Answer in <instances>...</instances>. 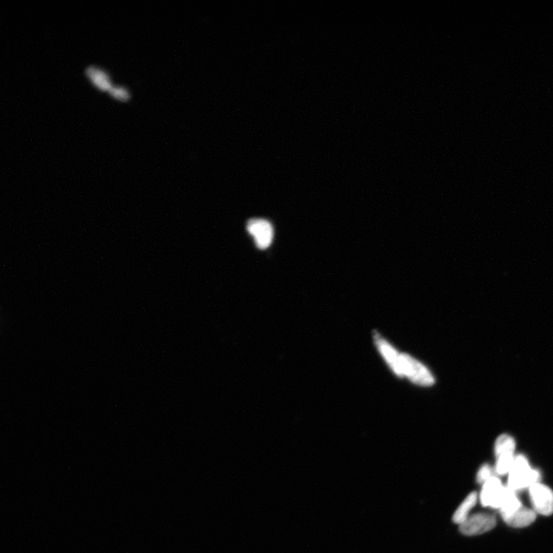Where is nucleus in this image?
<instances>
[{
  "label": "nucleus",
  "mask_w": 553,
  "mask_h": 553,
  "mask_svg": "<svg viewBox=\"0 0 553 553\" xmlns=\"http://www.w3.org/2000/svg\"><path fill=\"white\" fill-rule=\"evenodd\" d=\"M539 478L541 474L530 467L527 459L518 456L515 457L514 466L510 472L507 487L516 492L530 488L539 483Z\"/></svg>",
  "instance_id": "f257e3e1"
},
{
  "label": "nucleus",
  "mask_w": 553,
  "mask_h": 553,
  "mask_svg": "<svg viewBox=\"0 0 553 553\" xmlns=\"http://www.w3.org/2000/svg\"><path fill=\"white\" fill-rule=\"evenodd\" d=\"M530 490V500L536 512L543 516L553 514V491L546 485L537 483Z\"/></svg>",
  "instance_id": "f03ea898"
},
{
  "label": "nucleus",
  "mask_w": 553,
  "mask_h": 553,
  "mask_svg": "<svg viewBox=\"0 0 553 553\" xmlns=\"http://www.w3.org/2000/svg\"><path fill=\"white\" fill-rule=\"evenodd\" d=\"M496 517L489 514H476L470 516L460 525V530L465 536H477L485 534L495 527Z\"/></svg>",
  "instance_id": "7ed1b4c3"
},
{
  "label": "nucleus",
  "mask_w": 553,
  "mask_h": 553,
  "mask_svg": "<svg viewBox=\"0 0 553 553\" xmlns=\"http://www.w3.org/2000/svg\"><path fill=\"white\" fill-rule=\"evenodd\" d=\"M401 363L404 375L421 385H432L434 382V377L422 364L407 354H401Z\"/></svg>",
  "instance_id": "20e7f679"
},
{
  "label": "nucleus",
  "mask_w": 553,
  "mask_h": 553,
  "mask_svg": "<svg viewBox=\"0 0 553 553\" xmlns=\"http://www.w3.org/2000/svg\"><path fill=\"white\" fill-rule=\"evenodd\" d=\"M247 229L249 234L253 236L256 245L261 250L271 246L273 237V227L265 219H252L248 221Z\"/></svg>",
  "instance_id": "39448f33"
},
{
  "label": "nucleus",
  "mask_w": 553,
  "mask_h": 553,
  "mask_svg": "<svg viewBox=\"0 0 553 553\" xmlns=\"http://www.w3.org/2000/svg\"><path fill=\"white\" fill-rule=\"evenodd\" d=\"M505 487L496 476H493L483 485L480 501L485 507L500 508Z\"/></svg>",
  "instance_id": "423d86ee"
},
{
  "label": "nucleus",
  "mask_w": 553,
  "mask_h": 553,
  "mask_svg": "<svg viewBox=\"0 0 553 553\" xmlns=\"http://www.w3.org/2000/svg\"><path fill=\"white\" fill-rule=\"evenodd\" d=\"M504 521L510 527L521 528L528 527L535 521L536 514L534 510L522 507L508 514L502 515Z\"/></svg>",
  "instance_id": "0eeeda50"
},
{
  "label": "nucleus",
  "mask_w": 553,
  "mask_h": 553,
  "mask_svg": "<svg viewBox=\"0 0 553 553\" xmlns=\"http://www.w3.org/2000/svg\"><path fill=\"white\" fill-rule=\"evenodd\" d=\"M377 347L379 348L381 352L385 357L390 366L392 368L395 373L401 376L404 375L401 363V355L398 354L396 350L391 347L389 343L381 339L377 334L375 336Z\"/></svg>",
  "instance_id": "6e6552de"
},
{
  "label": "nucleus",
  "mask_w": 553,
  "mask_h": 553,
  "mask_svg": "<svg viewBox=\"0 0 553 553\" xmlns=\"http://www.w3.org/2000/svg\"><path fill=\"white\" fill-rule=\"evenodd\" d=\"M477 502V494L475 492L471 493L463 502L460 505L453 516V521L459 525H461L467 521L470 516V512L473 509Z\"/></svg>",
  "instance_id": "1a4fd4ad"
},
{
  "label": "nucleus",
  "mask_w": 553,
  "mask_h": 553,
  "mask_svg": "<svg viewBox=\"0 0 553 553\" xmlns=\"http://www.w3.org/2000/svg\"><path fill=\"white\" fill-rule=\"evenodd\" d=\"M86 73L100 90H109L110 89L112 86L109 77L103 70L97 68V67L89 66L86 70Z\"/></svg>",
  "instance_id": "9d476101"
},
{
  "label": "nucleus",
  "mask_w": 553,
  "mask_h": 553,
  "mask_svg": "<svg viewBox=\"0 0 553 553\" xmlns=\"http://www.w3.org/2000/svg\"><path fill=\"white\" fill-rule=\"evenodd\" d=\"M515 449V441L508 435H503L498 438L495 445V453L496 456L503 454H514Z\"/></svg>",
  "instance_id": "9b49d317"
},
{
  "label": "nucleus",
  "mask_w": 553,
  "mask_h": 553,
  "mask_svg": "<svg viewBox=\"0 0 553 553\" xmlns=\"http://www.w3.org/2000/svg\"><path fill=\"white\" fill-rule=\"evenodd\" d=\"M515 457L514 454H503L498 456L496 465V472L499 475L509 474L514 466Z\"/></svg>",
  "instance_id": "f8f14e48"
},
{
  "label": "nucleus",
  "mask_w": 553,
  "mask_h": 553,
  "mask_svg": "<svg viewBox=\"0 0 553 553\" xmlns=\"http://www.w3.org/2000/svg\"><path fill=\"white\" fill-rule=\"evenodd\" d=\"M493 476H494L493 475V470H492L491 467L488 466V465H484L478 472L476 481L479 483L483 485Z\"/></svg>",
  "instance_id": "ddd939ff"
},
{
  "label": "nucleus",
  "mask_w": 553,
  "mask_h": 553,
  "mask_svg": "<svg viewBox=\"0 0 553 553\" xmlns=\"http://www.w3.org/2000/svg\"><path fill=\"white\" fill-rule=\"evenodd\" d=\"M109 91L112 96L119 99L125 100L130 97L129 92L123 87L111 86Z\"/></svg>",
  "instance_id": "4468645a"
}]
</instances>
